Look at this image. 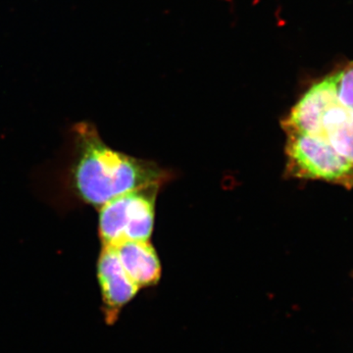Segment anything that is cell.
Instances as JSON below:
<instances>
[{"label": "cell", "mask_w": 353, "mask_h": 353, "mask_svg": "<svg viewBox=\"0 0 353 353\" xmlns=\"http://www.w3.org/2000/svg\"><path fill=\"white\" fill-rule=\"evenodd\" d=\"M75 130L78 158L74 183L87 203L101 208L127 192L160 185L166 180L167 173L158 165L111 150L92 125L81 123Z\"/></svg>", "instance_id": "6da1fadb"}, {"label": "cell", "mask_w": 353, "mask_h": 353, "mask_svg": "<svg viewBox=\"0 0 353 353\" xmlns=\"http://www.w3.org/2000/svg\"><path fill=\"white\" fill-rule=\"evenodd\" d=\"M285 132L321 139L353 164V61L314 83L283 121Z\"/></svg>", "instance_id": "7a4b0ae2"}, {"label": "cell", "mask_w": 353, "mask_h": 353, "mask_svg": "<svg viewBox=\"0 0 353 353\" xmlns=\"http://www.w3.org/2000/svg\"><path fill=\"white\" fill-rule=\"evenodd\" d=\"M160 185L127 192L101 208L99 236L103 245L150 241L154 226L155 199Z\"/></svg>", "instance_id": "3957f363"}, {"label": "cell", "mask_w": 353, "mask_h": 353, "mask_svg": "<svg viewBox=\"0 0 353 353\" xmlns=\"http://www.w3.org/2000/svg\"><path fill=\"white\" fill-rule=\"evenodd\" d=\"M285 152L290 176L322 180L353 188V164L339 155L321 139L310 134L287 132Z\"/></svg>", "instance_id": "277c9868"}, {"label": "cell", "mask_w": 353, "mask_h": 353, "mask_svg": "<svg viewBox=\"0 0 353 353\" xmlns=\"http://www.w3.org/2000/svg\"><path fill=\"white\" fill-rule=\"evenodd\" d=\"M97 278L104 320L108 325L115 324L122 309L138 294L139 287L128 275L111 245L102 248L97 262Z\"/></svg>", "instance_id": "5b68a950"}, {"label": "cell", "mask_w": 353, "mask_h": 353, "mask_svg": "<svg viewBox=\"0 0 353 353\" xmlns=\"http://www.w3.org/2000/svg\"><path fill=\"white\" fill-rule=\"evenodd\" d=\"M130 278L141 288L157 285L161 278V264L148 241H124L111 245Z\"/></svg>", "instance_id": "8992f818"}]
</instances>
